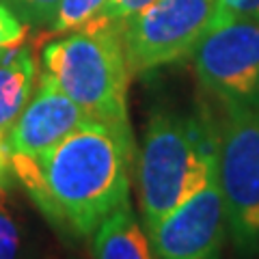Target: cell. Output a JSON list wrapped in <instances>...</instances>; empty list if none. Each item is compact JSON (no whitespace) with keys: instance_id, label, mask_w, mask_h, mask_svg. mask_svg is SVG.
Masks as SVG:
<instances>
[{"instance_id":"6da1fadb","label":"cell","mask_w":259,"mask_h":259,"mask_svg":"<svg viewBox=\"0 0 259 259\" xmlns=\"http://www.w3.org/2000/svg\"><path fill=\"white\" fill-rule=\"evenodd\" d=\"M15 180L54 229L91 238L130 199L136 164L132 130L91 117L37 156H9Z\"/></svg>"},{"instance_id":"7a4b0ae2","label":"cell","mask_w":259,"mask_h":259,"mask_svg":"<svg viewBox=\"0 0 259 259\" xmlns=\"http://www.w3.org/2000/svg\"><path fill=\"white\" fill-rule=\"evenodd\" d=\"M218 143L221 125L207 112H151L136 153L139 207L147 236L218 175Z\"/></svg>"},{"instance_id":"3957f363","label":"cell","mask_w":259,"mask_h":259,"mask_svg":"<svg viewBox=\"0 0 259 259\" xmlns=\"http://www.w3.org/2000/svg\"><path fill=\"white\" fill-rule=\"evenodd\" d=\"M44 74L91 117L125 125L130 69L121 37V24L89 22L65 32L41 52Z\"/></svg>"},{"instance_id":"277c9868","label":"cell","mask_w":259,"mask_h":259,"mask_svg":"<svg viewBox=\"0 0 259 259\" xmlns=\"http://www.w3.org/2000/svg\"><path fill=\"white\" fill-rule=\"evenodd\" d=\"M218 184L227 229L240 257L259 253V110H225Z\"/></svg>"},{"instance_id":"5b68a950","label":"cell","mask_w":259,"mask_h":259,"mask_svg":"<svg viewBox=\"0 0 259 259\" xmlns=\"http://www.w3.org/2000/svg\"><path fill=\"white\" fill-rule=\"evenodd\" d=\"M218 0H153L121 24L130 74H147L190 56L216 22Z\"/></svg>"},{"instance_id":"8992f818","label":"cell","mask_w":259,"mask_h":259,"mask_svg":"<svg viewBox=\"0 0 259 259\" xmlns=\"http://www.w3.org/2000/svg\"><path fill=\"white\" fill-rule=\"evenodd\" d=\"M190 56L201 87L225 110H259V22H214Z\"/></svg>"},{"instance_id":"52a82bcc","label":"cell","mask_w":259,"mask_h":259,"mask_svg":"<svg viewBox=\"0 0 259 259\" xmlns=\"http://www.w3.org/2000/svg\"><path fill=\"white\" fill-rule=\"evenodd\" d=\"M227 212L218 175L194 197L168 212L149 233L153 259H221Z\"/></svg>"},{"instance_id":"ba28073f","label":"cell","mask_w":259,"mask_h":259,"mask_svg":"<svg viewBox=\"0 0 259 259\" xmlns=\"http://www.w3.org/2000/svg\"><path fill=\"white\" fill-rule=\"evenodd\" d=\"M89 119L91 115L87 110L80 108L69 95H65L50 76L41 74L37 91L3 139L5 151L7 156L44 153Z\"/></svg>"},{"instance_id":"9c48e42d","label":"cell","mask_w":259,"mask_h":259,"mask_svg":"<svg viewBox=\"0 0 259 259\" xmlns=\"http://www.w3.org/2000/svg\"><path fill=\"white\" fill-rule=\"evenodd\" d=\"M95 259H153L147 231L136 221L130 199L104 218L91 236Z\"/></svg>"},{"instance_id":"30bf717a","label":"cell","mask_w":259,"mask_h":259,"mask_svg":"<svg viewBox=\"0 0 259 259\" xmlns=\"http://www.w3.org/2000/svg\"><path fill=\"white\" fill-rule=\"evenodd\" d=\"M37 80V63L28 48H11L0 61V139H5L11 125L32 97Z\"/></svg>"},{"instance_id":"8fae6325","label":"cell","mask_w":259,"mask_h":259,"mask_svg":"<svg viewBox=\"0 0 259 259\" xmlns=\"http://www.w3.org/2000/svg\"><path fill=\"white\" fill-rule=\"evenodd\" d=\"M0 259H32L26 214L13 192L0 182Z\"/></svg>"},{"instance_id":"7c38bea8","label":"cell","mask_w":259,"mask_h":259,"mask_svg":"<svg viewBox=\"0 0 259 259\" xmlns=\"http://www.w3.org/2000/svg\"><path fill=\"white\" fill-rule=\"evenodd\" d=\"M104 5L106 0H61L59 11L50 22V28L52 32L78 30L95 18Z\"/></svg>"},{"instance_id":"4fadbf2b","label":"cell","mask_w":259,"mask_h":259,"mask_svg":"<svg viewBox=\"0 0 259 259\" xmlns=\"http://www.w3.org/2000/svg\"><path fill=\"white\" fill-rule=\"evenodd\" d=\"M24 24L30 26H50L52 18L59 11L61 0H3Z\"/></svg>"},{"instance_id":"5bb4252c","label":"cell","mask_w":259,"mask_h":259,"mask_svg":"<svg viewBox=\"0 0 259 259\" xmlns=\"http://www.w3.org/2000/svg\"><path fill=\"white\" fill-rule=\"evenodd\" d=\"M153 0H106L102 11L95 15L91 22H102V24H123L132 15L143 11Z\"/></svg>"},{"instance_id":"9a60e30c","label":"cell","mask_w":259,"mask_h":259,"mask_svg":"<svg viewBox=\"0 0 259 259\" xmlns=\"http://www.w3.org/2000/svg\"><path fill=\"white\" fill-rule=\"evenodd\" d=\"M223 20L259 22V0H218L216 22H223Z\"/></svg>"},{"instance_id":"2e32d148","label":"cell","mask_w":259,"mask_h":259,"mask_svg":"<svg viewBox=\"0 0 259 259\" xmlns=\"http://www.w3.org/2000/svg\"><path fill=\"white\" fill-rule=\"evenodd\" d=\"M26 26L3 0H0V48H13L24 39Z\"/></svg>"},{"instance_id":"e0dca14e","label":"cell","mask_w":259,"mask_h":259,"mask_svg":"<svg viewBox=\"0 0 259 259\" xmlns=\"http://www.w3.org/2000/svg\"><path fill=\"white\" fill-rule=\"evenodd\" d=\"M7 166H9V156H7L3 139H0V182H3V177H5V173H7Z\"/></svg>"},{"instance_id":"ac0fdd59","label":"cell","mask_w":259,"mask_h":259,"mask_svg":"<svg viewBox=\"0 0 259 259\" xmlns=\"http://www.w3.org/2000/svg\"><path fill=\"white\" fill-rule=\"evenodd\" d=\"M9 50H11V48H0V61L5 59V56H7V52H9Z\"/></svg>"},{"instance_id":"d6986e66","label":"cell","mask_w":259,"mask_h":259,"mask_svg":"<svg viewBox=\"0 0 259 259\" xmlns=\"http://www.w3.org/2000/svg\"><path fill=\"white\" fill-rule=\"evenodd\" d=\"M48 259H59V257H48Z\"/></svg>"}]
</instances>
